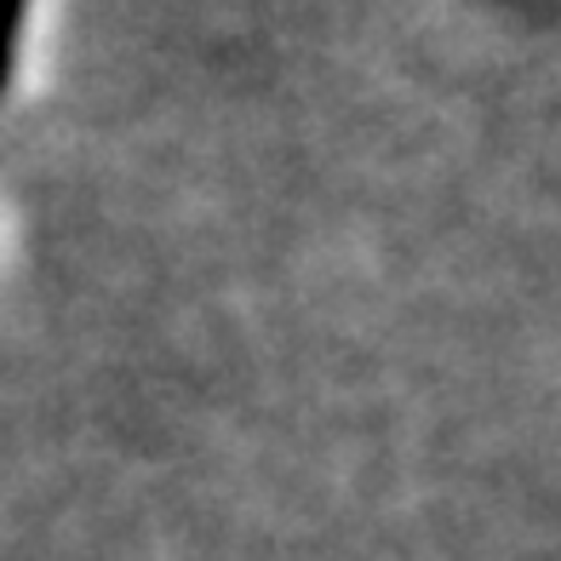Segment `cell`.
Instances as JSON below:
<instances>
[{"mask_svg": "<svg viewBox=\"0 0 561 561\" xmlns=\"http://www.w3.org/2000/svg\"><path fill=\"white\" fill-rule=\"evenodd\" d=\"M23 23H30V0H0V98H7L12 75H18V46H23Z\"/></svg>", "mask_w": 561, "mask_h": 561, "instance_id": "cell-1", "label": "cell"}]
</instances>
